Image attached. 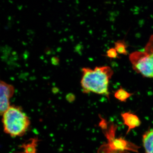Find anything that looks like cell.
<instances>
[{
	"instance_id": "1",
	"label": "cell",
	"mask_w": 153,
	"mask_h": 153,
	"mask_svg": "<svg viewBox=\"0 0 153 153\" xmlns=\"http://www.w3.org/2000/svg\"><path fill=\"white\" fill-rule=\"evenodd\" d=\"M113 73L112 69L108 66L96 67L94 69L82 68L80 81L82 91L85 93L93 92L108 96L109 80Z\"/></svg>"
},
{
	"instance_id": "2",
	"label": "cell",
	"mask_w": 153,
	"mask_h": 153,
	"mask_svg": "<svg viewBox=\"0 0 153 153\" xmlns=\"http://www.w3.org/2000/svg\"><path fill=\"white\" fill-rule=\"evenodd\" d=\"M3 115L4 131L11 136H22L27 130L29 118L18 107L10 106Z\"/></svg>"
},
{
	"instance_id": "3",
	"label": "cell",
	"mask_w": 153,
	"mask_h": 153,
	"mask_svg": "<svg viewBox=\"0 0 153 153\" xmlns=\"http://www.w3.org/2000/svg\"><path fill=\"white\" fill-rule=\"evenodd\" d=\"M129 60L136 72L145 77L153 78V59L144 51L132 52Z\"/></svg>"
},
{
	"instance_id": "4",
	"label": "cell",
	"mask_w": 153,
	"mask_h": 153,
	"mask_svg": "<svg viewBox=\"0 0 153 153\" xmlns=\"http://www.w3.org/2000/svg\"><path fill=\"white\" fill-rule=\"evenodd\" d=\"M14 92L13 85L0 80V115H3L10 106V100Z\"/></svg>"
},
{
	"instance_id": "5",
	"label": "cell",
	"mask_w": 153,
	"mask_h": 153,
	"mask_svg": "<svg viewBox=\"0 0 153 153\" xmlns=\"http://www.w3.org/2000/svg\"><path fill=\"white\" fill-rule=\"evenodd\" d=\"M143 142L145 153H153V129L143 135Z\"/></svg>"
},
{
	"instance_id": "6",
	"label": "cell",
	"mask_w": 153,
	"mask_h": 153,
	"mask_svg": "<svg viewBox=\"0 0 153 153\" xmlns=\"http://www.w3.org/2000/svg\"><path fill=\"white\" fill-rule=\"evenodd\" d=\"M125 123L130 129L134 128L140 124V120L136 115L129 113H125L123 115Z\"/></svg>"
},
{
	"instance_id": "7",
	"label": "cell",
	"mask_w": 153,
	"mask_h": 153,
	"mask_svg": "<svg viewBox=\"0 0 153 153\" xmlns=\"http://www.w3.org/2000/svg\"><path fill=\"white\" fill-rule=\"evenodd\" d=\"M114 49L118 53L121 55H127V45L124 41H118L115 43Z\"/></svg>"
},
{
	"instance_id": "8",
	"label": "cell",
	"mask_w": 153,
	"mask_h": 153,
	"mask_svg": "<svg viewBox=\"0 0 153 153\" xmlns=\"http://www.w3.org/2000/svg\"><path fill=\"white\" fill-rule=\"evenodd\" d=\"M131 94L124 90L123 88H120L115 93V97L121 101H125L128 98Z\"/></svg>"
},
{
	"instance_id": "9",
	"label": "cell",
	"mask_w": 153,
	"mask_h": 153,
	"mask_svg": "<svg viewBox=\"0 0 153 153\" xmlns=\"http://www.w3.org/2000/svg\"><path fill=\"white\" fill-rule=\"evenodd\" d=\"M144 52L153 59V35L151 36L145 47Z\"/></svg>"
},
{
	"instance_id": "10",
	"label": "cell",
	"mask_w": 153,
	"mask_h": 153,
	"mask_svg": "<svg viewBox=\"0 0 153 153\" xmlns=\"http://www.w3.org/2000/svg\"><path fill=\"white\" fill-rule=\"evenodd\" d=\"M117 52L114 48H111L107 52V56L111 58H116L119 57Z\"/></svg>"
}]
</instances>
